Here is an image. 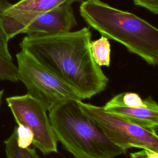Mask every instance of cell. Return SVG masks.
<instances>
[{
  "mask_svg": "<svg viewBox=\"0 0 158 158\" xmlns=\"http://www.w3.org/2000/svg\"><path fill=\"white\" fill-rule=\"evenodd\" d=\"M0 80L17 82L19 73L17 67L14 64L12 59H9L0 54Z\"/></svg>",
  "mask_w": 158,
  "mask_h": 158,
  "instance_id": "13",
  "label": "cell"
},
{
  "mask_svg": "<svg viewBox=\"0 0 158 158\" xmlns=\"http://www.w3.org/2000/svg\"><path fill=\"white\" fill-rule=\"evenodd\" d=\"M103 107L107 111L116 114L134 124L157 131L158 106L151 97H149L148 103L143 106H104Z\"/></svg>",
  "mask_w": 158,
  "mask_h": 158,
  "instance_id": "8",
  "label": "cell"
},
{
  "mask_svg": "<svg viewBox=\"0 0 158 158\" xmlns=\"http://www.w3.org/2000/svg\"><path fill=\"white\" fill-rule=\"evenodd\" d=\"M149 98L142 99L139 94L135 93H122L113 97L106 104L109 106H123L127 107H139L146 105Z\"/></svg>",
  "mask_w": 158,
  "mask_h": 158,
  "instance_id": "12",
  "label": "cell"
},
{
  "mask_svg": "<svg viewBox=\"0 0 158 158\" xmlns=\"http://www.w3.org/2000/svg\"><path fill=\"white\" fill-rule=\"evenodd\" d=\"M10 2L0 0V20L9 39L20 33L52 35L71 31L77 20L71 4H64L40 13L16 11Z\"/></svg>",
  "mask_w": 158,
  "mask_h": 158,
  "instance_id": "5",
  "label": "cell"
},
{
  "mask_svg": "<svg viewBox=\"0 0 158 158\" xmlns=\"http://www.w3.org/2000/svg\"><path fill=\"white\" fill-rule=\"evenodd\" d=\"M82 0H19L15 4H9L11 9L16 11L40 13L50 10L64 4L81 2Z\"/></svg>",
  "mask_w": 158,
  "mask_h": 158,
  "instance_id": "9",
  "label": "cell"
},
{
  "mask_svg": "<svg viewBox=\"0 0 158 158\" xmlns=\"http://www.w3.org/2000/svg\"><path fill=\"white\" fill-rule=\"evenodd\" d=\"M81 109L101 128L115 145L127 151L131 148L148 149L158 152L156 131L134 124L122 117L97 106L78 101Z\"/></svg>",
  "mask_w": 158,
  "mask_h": 158,
  "instance_id": "6",
  "label": "cell"
},
{
  "mask_svg": "<svg viewBox=\"0 0 158 158\" xmlns=\"http://www.w3.org/2000/svg\"><path fill=\"white\" fill-rule=\"evenodd\" d=\"M16 128L19 145L23 148L29 147L33 141V135L31 132L28 128L22 126L16 127Z\"/></svg>",
  "mask_w": 158,
  "mask_h": 158,
  "instance_id": "14",
  "label": "cell"
},
{
  "mask_svg": "<svg viewBox=\"0 0 158 158\" xmlns=\"http://www.w3.org/2000/svg\"><path fill=\"white\" fill-rule=\"evenodd\" d=\"M135 5L149 10L153 14H158V0H132Z\"/></svg>",
  "mask_w": 158,
  "mask_h": 158,
  "instance_id": "16",
  "label": "cell"
},
{
  "mask_svg": "<svg viewBox=\"0 0 158 158\" xmlns=\"http://www.w3.org/2000/svg\"><path fill=\"white\" fill-rule=\"evenodd\" d=\"M81 17L102 36L123 45L148 64H158V30L145 20L101 0L83 1Z\"/></svg>",
  "mask_w": 158,
  "mask_h": 158,
  "instance_id": "2",
  "label": "cell"
},
{
  "mask_svg": "<svg viewBox=\"0 0 158 158\" xmlns=\"http://www.w3.org/2000/svg\"><path fill=\"white\" fill-rule=\"evenodd\" d=\"M130 158H158V152L148 149L130 154Z\"/></svg>",
  "mask_w": 158,
  "mask_h": 158,
  "instance_id": "17",
  "label": "cell"
},
{
  "mask_svg": "<svg viewBox=\"0 0 158 158\" xmlns=\"http://www.w3.org/2000/svg\"><path fill=\"white\" fill-rule=\"evenodd\" d=\"M78 101L63 102L49 110L57 140L75 158H114L127 151L114 144L101 128L79 107Z\"/></svg>",
  "mask_w": 158,
  "mask_h": 158,
  "instance_id": "3",
  "label": "cell"
},
{
  "mask_svg": "<svg viewBox=\"0 0 158 158\" xmlns=\"http://www.w3.org/2000/svg\"><path fill=\"white\" fill-rule=\"evenodd\" d=\"M90 50L94 62L100 67H109L110 61V44L109 39L102 36L90 43Z\"/></svg>",
  "mask_w": 158,
  "mask_h": 158,
  "instance_id": "11",
  "label": "cell"
},
{
  "mask_svg": "<svg viewBox=\"0 0 158 158\" xmlns=\"http://www.w3.org/2000/svg\"><path fill=\"white\" fill-rule=\"evenodd\" d=\"M16 58L19 80L25 85L27 94L41 103L46 110L69 100H83L75 89L27 51L21 49Z\"/></svg>",
  "mask_w": 158,
  "mask_h": 158,
  "instance_id": "4",
  "label": "cell"
},
{
  "mask_svg": "<svg viewBox=\"0 0 158 158\" xmlns=\"http://www.w3.org/2000/svg\"><path fill=\"white\" fill-rule=\"evenodd\" d=\"M3 94H4V90L3 89H1L0 90V106L1 104V102H2V99L3 97Z\"/></svg>",
  "mask_w": 158,
  "mask_h": 158,
  "instance_id": "18",
  "label": "cell"
},
{
  "mask_svg": "<svg viewBox=\"0 0 158 158\" xmlns=\"http://www.w3.org/2000/svg\"><path fill=\"white\" fill-rule=\"evenodd\" d=\"M9 38L0 20V54L7 58L12 59L8 48Z\"/></svg>",
  "mask_w": 158,
  "mask_h": 158,
  "instance_id": "15",
  "label": "cell"
},
{
  "mask_svg": "<svg viewBox=\"0 0 158 158\" xmlns=\"http://www.w3.org/2000/svg\"><path fill=\"white\" fill-rule=\"evenodd\" d=\"M6 101L17 125L31 132L36 148L45 155L58 152L57 138L41 103L27 93L8 97Z\"/></svg>",
  "mask_w": 158,
  "mask_h": 158,
  "instance_id": "7",
  "label": "cell"
},
{
  "mask_svg": "<svg viewBox=\"0 0 158 158\" xmlns=\"http://www.w3.org/2000/svg\"><path fill=\"white\" fill-rule=\"evenodd\" d=\"M4 145L7 158H40L33 149L19 145L16 127L10 136L5 140Z\"/></svg>",
  "mask_w": 158,
  "mask_h": 158,
  "instance_id": "10",
  "label": "cell"
},
{
  "mask_svg": "<svg viewBox=\"0 0 158 158\" xmlns=\"http://www.w3.org/2000/svg\"><path fill=\"white\" fill-rule=\"evenodd\" d=\"M91 31L83 27L52 35H27L20 43L24 49L75 89L83 99L104 91L109 79L94 60Z\"/></svg>",
  "mask_w": 158,
  "mask_h": 158,
  "instance_id": "1",
  "label": "cell"
}]
</instances>
